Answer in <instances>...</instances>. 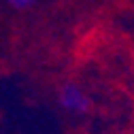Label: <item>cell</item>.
Instances as JSON below:
<instances>
[{"mask_svg":"<svg viewBox=\"0 0 134 134\" xmlns=\"http://www.w3.org/2000/svg\"><path fill=\"white\" fill-rule=\"evenodd\" d=\"M60 104L70 113H85L90 107V100L81 87H77L75 83H68L60 90Z\"/></svg>","mask_w":134,"mask_h":134,"instance_id":"6da1fadb","label":"cell"},{"mask_svg":"<svg viewBox=\"0 0 134 134\" xmlns=\"http://www.w3.org/2000/svg\"><path fill=\"white\" fill-rule=\"evenodd\" d=\"M7 2H9L13 9H30V7H34L38 0H7Z\"/></svg>","mask_w":134,"mask_h":134,"instance_id":"7a4b0ae2","label":"cell"}]
</instances>
